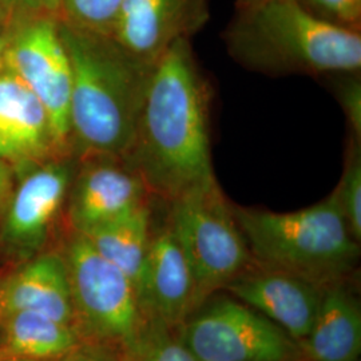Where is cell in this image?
I'll return each mask as SVG.
<instances>
[{
  "label": "cell",
  "mask_w": 361,
  "mask_h": 361,
  "mask_svg": "<svg viewBox=\"0 0 361 361\" xmlns=\"http://www.w3.org/2000/svg\"><path fill=\"white\" fill-rule=\"evenodd\" d=\"M1 319L7 355L39 361L61 360L82 344L74 326L37 312L19 310Z\"/></svg>",
  "instance_id": "ac0fdd59"
},
{
  "label": "cell",
  "mask_w": 361,
  "mask_h": 361,
  "mask_svg": "<svg viewBox=\"0 0 361 361\" xmlns=\"http://www.w3.org/2000/svg\"><path fill=\"white\" fill-rule=\"evenodd\" d=\"M210 19V0H125L111 38L155 65L178 40L192 39Z\"/></svg>",
  "instance_id": "9c48e42d"
},
{
  "label": "cell",
  "mask_w": 361,
  "mask_h": 361,
  "mask_svg": "<svg viewBox=\"0 0 361 361\" xmlns=\"http://www.w3.org/2000/svg\"><path fill=\"white\" fill-rule=\"evenodd\" d=\"M6 70L43 104L56 147H65L71 138L73 74L59 25L52 19H38L18 31L7 42Z\"/></svg>",
  "instance_id": "ba28073f"
},
{
  "label": "cell",
  "mask_w": 361,
  "mask_h": 361,
  "mask_svg": "<svg viewBox=\"0 0 361 361\" xmlns=\"http://www.w3.org/2000/svg\"><path fill=\"white\" fill-rule=\"evenodd\" d=\"M70 58L71 138L86 154L123 161L134 141L154 66L106 35L59 25Z\"/></svg>",
  "instance_id": "7a4b0ae2"
},
{
  "label": "cell",
  "mask_w": 361,
  "mask_h": 361,
  "mask_svg": "<svg viewBox=\"0 0 361 361\" xmlns=\"http://www.w3.org/2000/svg\"><path fill=\"white\" fill-rule=\"evenodd\" d=\"M71 186L65 164H50L28 174L13 194L1 226V241L11 256L28 261L44 245L52 222Z\"/></svg>",
  "instance_id": "8fae6325"
},
{
  "label": "cell",
  "mask_w": 361,
  "mask_h": 361,
  "mask_svg": "<svg viewBox=\"0 0 361 361\" xmlns=\"http://www.w3.org/2000/svg\"><path fill=\"white\" fill-rule=\"evenodd\" d=\"M152 200L83 234L95 250L138 283L153 238Z\"/></svg>",
  "instance_id": "e0dca14e"
},
{
  "label": "cell",
  "mask_w": 361,
  "mask_h": 361,
  "mask_svg": "<svg viewBox=\"0 0 361 361\" xmlns=\"http://www.w3.org/2000/svg\"><path fill=\"white\" fill-rule=\"evenodd\" d=\"M11 194V173L0 162V209L6 205Z\"/></svg>",
  "instance_id": "d4e9b609"
},
{
  "label": "cell",
  "mask_w": 361,
  "mask_h": 361,
  "mask_svg": "<svg viewBox=\"0 0 361 361\" xmlns=\"http://www.w3.org/2000/svg\"><path fill=\"white\" fill-rule=\"evenodd\" d=\"M224 40L235 62L267 75L356 74L361 68L360 31L329 23L298 0H265L237 10Z\"/></svg>",
  "instance_id": "3957f363"
},
{
  "label": "cell",
  "mask_w": 361,
  "mask_h": 361,
  "mask_svg": "<svg viewBox=\"0 0 361 361\" xmlns=\"http://www.w3.org/2000/svg\"><path fill=\"white\" fill-rule=\"evenodd\" d=\"M56 147L46 109L26 85L0 73V162L37 158Z\"/></svg>",
  "instance_id": "2e32d148"
},
{
  "label": "cell",
  "mask_w": 361,
  "mask_h": 361,
  "mask_svg": "<svg viewBox=\"0 0 361 361\" xmlns=\"http://www.w3.org/2000/svg\"><path fill=\"white\" fill-rule=\"evenodd\" d=\"M7 39L0 35V73L6 70V49H7Z\"/></svg>",
  "instance_id": "4316f807"
},
{
  "label": "cell",
  "mask_w": 361,
  "mask_h": 361,
  "mask_svg": "<svg viewBox=\"0 0 361 361\" xmlns=\"http://www.w3.org/2000/svg\"><path fill=\"white\" fill-rule=\"evenodd\" d=\"M265 0H235V8L237 10H246L250 7H255Z\"/></svg>",
  "instance_id": "83f0119b"
},
{
  "label": "cell",
  "mask_w": 361,
  "mask_h": 361,
  "mask_svg": "<svg viewBox=\"0 0 361 361\" xmlns=\"http://www.w3.org/2000/svg\"><path fill=\"white\" fill-rule=\"evenodd\" d=\"M1 313L31 310L74 326V307L65 258L46 253L30 258L0 285Z\"/></svg>",
  "instance_id": "5bb4252c"
},
{
  "label": "cell",
  "mask_w": 361,
  "mask_h": 361,
  "mask_svg": "<svg viewBox=\"0 0 361 361\" xmlns=\"http://www.w3.org/2000/svg\"><path fill=\"white\" fill-rule=\"evenodd\" d=\"M135 290L146 322L177 331L195 310L192 269L168 224L153 233Z\"/></svg>",
  "instance_id": "30bf717a"
},
{
  "label": "cell",
  "mask_w": 361,
  "mask_h": 361,
  "mask_svg": "<svg viewBox=\"0 0 361 361\" xmlns=\"http://www.w3.org/2000/svg\"><path fill=\"white\" fill-rule=\"evenodd\" d=\"M344 219L356 241L361 243L360 140L352 137L343 177L334 190Z\"/></svg>",
  "instance_id": "d6986e66"
},
{
  "label": "cell",
  "mask_w": 361,
  "mask_h": 361,
  "mask_svg": "<svg viewBox=\"0 0 361 361\" xmlns=\"http://www.w3.org/2000/svg\"><path fill=\"white\" fill-rule=\"evenodd\" d=\"M221 292L257 310L300 343L310 334L323 288L293 274L262 268L253 262Z\"/></svg>",
  "instance_id": "7c38bea8"
},
{
  "label": "cell",
  "mask_w": 361,
  "mask_h": 361,
  "mask_svg": "<svg viewBox=\"0 0 361 361\" xmlns=\"http://www.w3.org/2000/svg\"><path fill=\"white\" fill-rule=\"evenodd\" d=\"M20 4L35 7L46 11H58L62 8V0H13Z\"/></svg>",
  "instance_id": "484cf974"
},
{
  "label": "cell",
  "mask_w": 361,
  "mask_h": 361,
  "mask_svg": "<svg viewBox=\"0 0 361 361\" xmlns=\"http://www.w3.org/2000/svg\"><path fill=\"white\" fill-rule=\"evenodd\" d=\"M253 262L285 271L312 284L348 281L360 259V243L352 235L335 192L316 205L276 213L232 204Z\"/></svg>",
  "instance_id": "277c9868"
},
{
  "label": "cell",
  "mask_w": 361,
  "mask_h": 361,
  "mask_svg": "<svg viewBox=\"0 0 361 361\" xmlns=\"http://www.w3.org/2000/svg\"><path fill=\"white\" fill-rule=\"evenodd\" d=\"M340 102L344 107L352 137L361 138V83L360 79H352L340 90Z\"/></svg>",
  "instance_id": "603a6c76"
},
{
  "label": "cell",
  "mask_w": 361,
  "mask_h": 361,
  "mask_svg": "<svg viewBox=\"0 0 361 361\" xmlns=\"http://www.w3.org/2000/svg\"><path fill=\"white\" fill-rule=\"evenodd\" d=\"M130 361H197L178 337V329L146 322Z\"/></svg>",
  "instance_id": "44dd1931"
},
{
  "label": "cell",
  "mask_w": 361,
  "mask_h": 361,
  "mask_svg": "<svg viewBox=\"0 0 361 361\" xmlns=\"http://www.w3.org/2000/svg\"><path fill=\"white\" fill-rule=\"evenodd\" d=\"M298 345L304 361L360 360V301L349 280L323 288L310 334Z\"/></svg>",
  "instance_id": "9a60e30c"
},
{
  "label": "cell",
  "mask_w": 361,
  "mask_h": 361,
  "mask_svg": "<svg viewBox=\"0 0 361 361\" xmlns=\"http://www.w3.org/2000/svg\"><path fill=\"white\" fill-rule=\"evenodd\" d=\"M0 361H39L34 359H27L22 356H13V355H6L4 357H0Z\"/></svg>",
  "instance_id": "f1b7e54d"
},
{
  "label": "cell",
  "mask_w": 361,
  "mask_h": 361,
  "mask_svg": "<svg viewBox=\"0 0 361 361\" xmlns=\"http://www.w3.org/2000/svg\"><path fill=\"white\" fill-rule=\"evenodd\" d=\"M110 159L87 165L73 186L68 219L74 232L87 233L153 198L134 170Z\"/></svg>",
  "instance_id": "4fadbf2b"
},
{
  "label": "cell",
  "mask_w": 361,
  "mask_h": 361,
  "mask_svg": "<svg viewBox=\"0 0 361 361\" xmlns=\"http://www.w3.org/2000/svg\"><path fill=\"white\" fill-rule=\"evenodd\" d=\"M125 0H62L66 22L92 34L110 37Z\"/></svg>",
  "instance_id": "ffe728a7"
},
{
  "label": "cell",
  "mask_w": 361,
  "mask_h": 361,
  "mask_svg": "<svg viewBox=\"0 0 361 361\" xmlns=\"http://www.w3.org/2000/svg\"><path fill=\"white\" fill-rule=\"evenodd\" d=\"M66 268L74 307V328L82 343L133 356L146 320L129 277L74 232L66 245Z\"/></svg>",
  "instance_id": "5b68a950"
},
{
  "label": "cell",
  "mask_w": 361,
  "mask_h": 361,
  "mask_svg": "<svg viewBox=\"0 0 361 361\" xmlns=\"http://www.w3.org/2000/svg\"><path fill=\"white\" fill-rule=\"evenodd\" d=\"M3 317V313H1V305H0V319Z\"/></svg>",
  "instance_id": "f546056e"
},
{
  "label": "cell",
  "mask_w": 361,
  "mask_h": 361,
  "mask_svg": "<svg viewBox=\"0 0 361 361\" xmlns=\"http://www.w3.org/2000/svg\"><path fill=\"white\" fill-rule=\"evenodd\" d=\"M310 13L334 23L360 31L361 0H298Z\"/></svg>",
  "instance_id": "7402d4cb"
},
{
  "label": "cell",
  "mask_w": 361,
  "mask_h": 361,
  "mask_svg": "<svg viewBox=\"0 0 361 361\" xmlns=\"http://www.w3.org/2000/svg\"><path fill=\"white\" fill-rule=\"evenodd\" d=\"M62 361H126V359L113 349L102 345L82 343L79 347L70 352Z\"/></svg>",
  "instance_id": "cb8c5ba5"
},
{
  "label": "cell",
  "mask_w": 361,
  "mask_h": 361,
  "mask_svg": "<svg viewBox=\"0 0 361 361\" xmlns=\"http://www.w3.org/2000/svg\"><path fill=\"white\" fill-rule=\"evenodd\" d=\"M166 224L192 269L195 310L253 264L232 202L217 180L169 204Z\"/></svg>",
  "instance_id": "8992f818"
},
{
  "label": "cell",
  "mask_w": 361,
  "mask_h": 361,
  "mask_svg": "<svg viewBox=\"0 0 361 361\" xmlns=\"http://www.w3.org/2000/svg\"><path fill=\"white\" fill-rule=\"evenodd\" d=\"M178 337L197 361H304L293 337L232 296L209 297Z\"/></svg>",
  "instance_id": "52a82bcc"
},
{
  "label": "cell",
  "mask_w": 361,
  "mask_h": 361,
  "mask_svg": "<svg viewBox=\"0 0 361 361\" xmlns=\"http://www.w3.org/2000/svg\"><path fill=\"white\" fill-rule=\"evenodd\" d=\"M357 361H360V360H357Z\"/></svg>",
  "instance_id": "1f68e13d"
},
{
  "label": "cell",
  "mask_w": 361,
  "mask_h": 361,
  "mask_svg": "<svg viewBox=\"0 0 361 361\" xmlns=\"http://www.w3.org/2000/svg\"><path fill=\"white\" fill-rule=\"evenodd\" d=\"M126 361H130V360H126Z\"/></svg>",
  "instance_id": "4dcf8cb0"
},
{
  "label": "cell",
  "mask_w": 361,
  "mask_h": 361,
  "mask_svg": "<svg viewBox=\"0 0 361 361\" xmlns=\"http://www.w3.org/2000/svg\"><path fill=\"white\" fill-rule=\"evenodd\" d=\"M212 87L189 39L155 63L135 137L123 162L153 198L171 204L217 180L210 152Z\"/></svg>",
  "instance_id": "6da1fadb"
}]
</instances>
